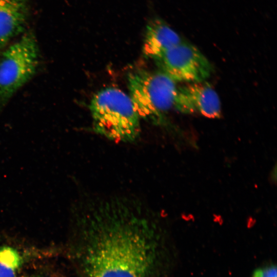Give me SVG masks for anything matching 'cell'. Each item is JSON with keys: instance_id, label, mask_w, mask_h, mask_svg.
<instances>
[{"instance_id": "4", "label": "cell", "mask_w": 277, "mask_h": 277, "mask_svg": "<svg viewBox=\"0 0 277 277\" xmlns=\"http://www.w3.org/2000/svg\"><path fill=\"white\" fill-rule=\"evenodd\" d=\"M34 34L26 32L7 48L0 58V104H4L34 75L38 65Z\"/></svg>"}, {"instance_id": "3", "label": "cell", "mask_w": 277, "mask_h": 277, "mask_svg": "<svg viewBox=\"0 0 277 277\" xmlns=\"http://www.w3.org/2000/svg\"><path fill=\"white\" fill-rule=\"evenodd\" d=\"M127 77L129 96L140 118L155 125L164 124L174 106L175 82L161 71L144 69L130 72Z\"/></svg>"}, {"instance_id": "10", "label": "cell", "mask_w": 277, "mask_h": 277, "mask_svg": "<svg viewBox=\"0 0 277 277\" xmlns=\"http://www.w3.org/2000/svg\"><path fill=\"white\" fill-rule=\"evenodd\" d=\"M276 268L271 265L256 270L252 277H277Z\"/></svg>"}, {"instance_id": "7", "label": "cell", "mask_w": 277, "mask_h": 277, "mask_svg": "<svg viewBox=\"0 0 277 277\" xmlns=\"http://www.w3.org/2000/svg\"><path fill=\"white\" fill-rule=\"evenodd\" d=\"M29 15L28 0H0V49L24 32Z\"/></svg>"}, {"instance_id": "9", "label": "cell", "mask_w": 277, "mask_h": 277, "mask_svg": "<svg viewBox=\"0 0 277 277\" xmlns=\"http://www.w3.org/2000/svg\"><path fill=\"white\" fill-rule=\"evenodd\" d=\"M23 258L15 248L0 246V277H17L23 265Z\"/></svg>"}, {"instance_id": "8", "label": "cell", "mask_w": 277, "mask_h": 277, "mask_svg": "<svg viewBox=\"0 0 277 277\" xmlns=\"http://www.w3.org/2000/svg\"><path fill=\"white\" fill-rule=\"evenodd\" d=\"M183 40L162 19L155 18L149 22L146 29L143 52L154 61L166 50Z\"/></svg>"}, {"instance_id": "11", "label": "cell", "mask_w": 277, "mask_h": 277, "mask_svg": "<svg viewBox=\"0 0 277 277\" xmlns=\"http://www.w3.org/2000/svg\"><path fill=\"white\" fill-rule=\"evenodd\" d=\"M23 277H41V276H39V275H37L32 274V275L24 276Z\"/></svg>"}, {"instance_id": "2", "label": "cell", "mask_w": 277, "mask_h": 277, "mask_svg": "<svg viewBox=\"0 0 277 277\" xmlns=\"http://www.w3.org/2000/svg\"><path fill=\"white\" fill-rule=\"evenodd\" d=\"M89 109L94 131L116 142L135 141L141 133L140 117L128 95L114 87L100 90Z\"/></svg>"}, {"instance_id": "6", "label": "cell", "mask_w": 277, "mask_h": 277, "mask_svg": "<svg viewBox=\"0 0 277 277\" xmlns=\"http://www.w3.org/2000/svg\"><path fill=\"white\" fill-rule=\"evenodd\" d=\"M173 107L186 114L199 113L206 117L220 118L221 104L216 91L208 84H191L177 88Z\"/></svg>"}, {"instance_id": "5", "label": "cell", "mask_w": 277, "mask_h": 277, "mask_svg": "<svg viewBox=\"0 0 277 277\" xmlns=\"http://www.w3.org/2000/svg\"><path fill=\"white\" fill-rule=\"evenodd\" d=\"M161 71L174 82H202L212 71L208 60L194 46L183 41L154 60Z\"/></svg>"}, {"instance_id": "1", "label": "cell", "mask_w": 277, "mask_h": 277, "mask_svg": "<svg viewBox=\"0 0 277 277\" xmlns=\"http://www.w3.org/2000/svg\"><path fill=\"white\" fill-rule=\"evenodd\" d=\"M75 211L84 277H152L160 258L154 223L141 204L111 197L87 201Z\"/></svg>"}]
</instances>
